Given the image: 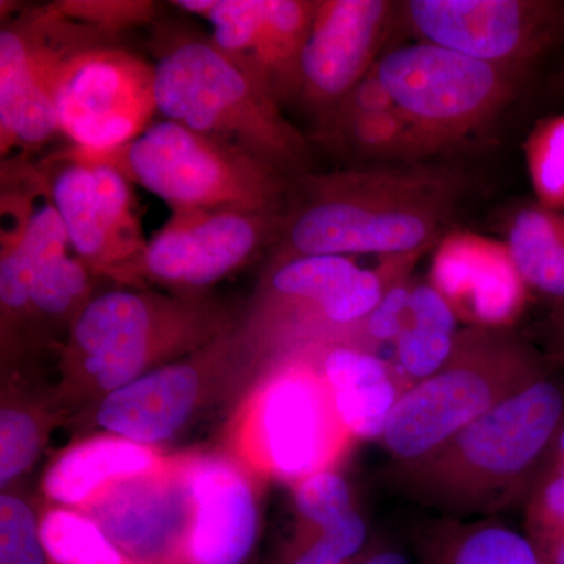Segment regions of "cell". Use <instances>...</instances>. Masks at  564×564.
<instances>
[{
  "label": "cell",
  "instance_id": "obj_8",
  "mask_svg": "<svg viewBox=\"0 0 564 564\" xmlns=\"http://www.w3.org/2000/svg\"><path fill=\"white\" fill-rule=\"evenodd\" d=\"M373 73L429 158L488 129L524 80L426 41L389 51L375 63Z\"/></svg>",
  "mask_w": 564,
  "mask_h": 564
},
{
  "label": "cell",
  "instance_id": "obj_9",
  "mask_svg": "<svg viewBox=\"0 0 564 564\" xmlns=\"http://www.w3.org/2000/svg\"><path fill=\"white\" fill-rule=\"evenodd\" d=\"M242 433L248 462L293 485L333 469L352 440L311 355L265 370L243 413Z\"/></svg>",
  "mask_w": 564,
  "mask_h": 564
},
{
  "label": "cell",
  "instance_id": "obj_11",
  "mask_svg": "<svg viewBox=\"0 0 564 564\" xmlns=\"http://www.w3.org/2000/svg\"><path fill=\"white\" fill-rule=\"evenodd\" d=\"M110 36L58 7L32 11L0 32V151L39 150L58 133L55 90L74 52Z\"/></svg>",
  "mask_w": 564,
  "mask_h": 564
},
{
  "label": "cell",
  "instance_id": "obj_29",
  "mask_svg": "<svg viewBox=\"0 0 564 564\" xmlns=\"http://www.w3.org/2000/svg\"><path fill=\"white\" fill-rule=\"evenodd\" d=\"M40 525L51 564H132L80 510L51 508L40 516Z\"/></svg>",
  "mask_w": 564,
  "mask_h": 564
},
{
  "label": "cell",
  "instance_id": "obj_27",
  "mask_svg": "<svg viewBox=\"0 0 564 564\" xmlns=\"http://www.w3.org/2000/svg\"><path fill=\"white\" fill-rule=\"evenodd\" d=\"M93 276L91 270L69 251L41 262L29 293L24 333L31 339H68L74 323L96 296Z\"/></svg>",
  "mask_w": 564,
  "mask_h": 564
},
{
  "label": "cell",
  "instance_id": "obj_28",
  "mask_svg": "<svg viewBox=\"0 0 564 564\" xmlns=\"http://www.w3.org/2000/svg\"><path fill=\"white\" fill-rule=\"evenodd\" d=\"M311 141L347 152L370 165L419 163L429 158L413 126L395 107L356 115L314 133Z\"/></svg>",
  "mask_w": 564,
  "mask_h": 564
},
{
  "label": "cell",
  "instance_id": "obj_25",
  "mask_svg": "<svg viewBox=\"0 0 564 564\" xmlns=\"http://www.w3.org/2000/svg\"><path fill=\"white\" fill-rule=\"evenodd\" d=\"M459 323L454 307L432 282L414 281L406 322L393 343L392 364L408 389L443 369L462 332Z\"/></svg>",
  "mask_w": 564,
  "mask_h": 564
},
{
  "label": "cell",
  "instance_id": "obj_21",
  "mask_svg": "<svg viewBox=\"0 0 564 564\" xmlns=\"http://www.w3.org/2000/svg\"><path fill=\"white\" fill-rule=\"evenodd\" d=\"M311 356L348 433L356 440H381L393 408L408 391L393 364L351 345H333Z\"/></svg>",
  "mask_w": 564,
  "mask_h": 564
},
{
  "label": "cell",
  "instance_id": "obj_18",
  "mask_svg": "<svg viewBox=\"0 0 564 564\" xmlns=\"http://www.w3.org/2000/svg\"><path fill=\"white\" fill-rule=\"evenodd\" d=\"M429 281L459 322L481 328H514L530 293L507 245L474 232L445 234L434 247Z\"/></svg>",
  "mask_w": 564,
  "mask_h": 564
},
{
  "label": "cell",
  "instance_id": "obj_6",
  "mask_svg": "<svg viewBox=\"0 0 564 564\" xmlns=\"http://www.w3.org/2000/svg\"><path fill=\"white\" fill-rule=\"evenodd\" d=\"M552 367L518 329L464 326L443 369L411 386L393 408L380 440L389 464L433 454Z\"/></svg>",
  "mask_w": 564,
  "mask_h": 564
},
{
  "label": "cell",
  "instance_id": "obj_33",
  "mask_svg": "<svg viewBox=\"0 0 564 564\" xmlns=\"http://www.w3.org/2000/svg\"><path fill=\"white\" fill-rule=\"evenodd\" d=\"M0 564H51L40 516L24 497L11 491L0 496Z\"/></svg>",
  "mask_w": 564,
  "mask_h": 564
},
{
  "label": "cell",
  "instance_id": "obj_7",
  "mask_svg": "<svg viewBox=\"0 0 564 564\" xmlns=\"http://www.w3.org/2000/svg\"><path fill=\"white\" fill-rule=\"evenodd\" d=\"M68 154L107 163L161 198L172 212L232 209L284 214L291 180L231 144L177 124L154 121L137 139L107 152Z\"/></svg>",
  "mask_w": 564,
  "mask_h": 564
},
{
  "label": "cell",
  "instance_id": "obj_31",
  "mask_svg": "<svg viewBox=\"0 0 564 564\" xmlns=\"http://www.w3.org/2000/svg\"><path fill=\"white\" fill-rule=\"evenodd\" d=\"M524 155L536 203L564 212V113L534 126Z\"/></svg>",
  "mask_w": 564,
  "mask_h": 564
},
{
  "label": "cell",
  "instance_id": "obj_37",
  "mask_svg": "<svg viewBox=\"0 0 564 564\" xmlns=\"http://www.w3.org/2000/svg\"><path fill=\"white\" fill-rule=\"evenodd\" d=\"M55 6L66 17L98 29L106 35L122 31L129 25L150 20L154 3L151 2H57Z\"/></svg>",
  "mask_w": 564,
  "mask_h": 564
},
{
  "label": "cell",
  "instance_id": "obj_12",
  "mask_svg": "<svg viewBox=\"0 0 564 564\" xmlns=\"http://www.w3.org/2000/svg\"><path fill=\"white\" fill-rule=\"evenodd\" d=\"M399 21L421 41L522 79L564 43V2L556 0H406Z\"/></svg>",
  "mask_w": 564,
  "mask_h": 564
},
{
  "label": "cell",
  "instance_id": "obj_36",
  "mask_svg": "<svg viewBox=\"0 0 564 564\" xmlns=\"http://www.w3.org/2000/svg\"><path fill=\"white\" fill-rule=\"evenodd\" d=\"M524 510L525 534L532 543L564 533V473L544 474Z\"/></svg>",
  "mask_w": 564,
  "mask_h": 564
},
{
  "label": "cell",
  "instance_id": "obj_15",
  "mask_svg": "<svg viewBox=\"0 0 564 564\" xmlns=\"http://www.w3.org/2000/svg\"><path fill=\"white\" fill-rule=\"evenodd\" d=\"M50 184L70 248L95 276L137 284L148 242L133 210L131 182L107 163L61 155Z\"/></svg>",
  "mask_w": 564,
  "mask_h": 564
},
{
  "label": "cell",
  "instance_id": "obj_13",
  "mask_svg": "<svg viewBox=\"0 0 564 564\" xmlns=\"http://www.w3.org/2000/svg\"><path fill=\"white\" fill-rule=\"evenodd\" d=\"M58 132L74 150L124 147L152 124L158 107L154 66L110 43L69 55L55 90Z\"/></svg>",
  "mask_w": 564,
  "mask_h": 564
},
{
  "label": "cell",
  "instance_id": "obj_10",
  "mask_svg": "<svg viewBox=\"0 0 564 564\" xmlns=\"http://www.w3.org/2000/svg\"><path fill=\"white\" fill-rule=\"evenodd\" d=\"M252 367L262 369L240 325L202 350L107 393L91 404L88 425L158 448L180 436Z\"/></svg>",
  "mask_w": 564,
  "mask_h": 564
},
{
  "label": "cell",
  "instance_id": "obj_24",
  "mask_svg": "<svg viewBox=\"0 0 564 564\" xmlns=\"http://www.w3.org/2000/svg\"><path fill=\"white\" fill-rule=\"evenodd\" d=\"M503 243L527 289L564 306V212L521 203L505 215Z\"/></svg>",
  "mask_w": 564,
  "mask_h": 564
},
{
  "label": "cell",
  "instance_id": "obj_5",
  "mask_svg": "<svg viewBox=\"0 0 564 564\" xmlns=\"http://www.w3.org/2000/svg\"><path fill=\"white\" fill-rule=\"evenodd\" d=\"M422 256L381 258L377 269H362L344 256L270 259L254 306L242 323L263 370L333 345L366 350L367 318L388 285L413 273Z\"/></svg>",
  "mask_w": 564,
  "mask_h": 564
},
{
  "label": "cell",
  "instance_id": "obj_40",
  "mask_svg": "<svg viewBox=\"0 0 564 564\" xmlns=\"http://www.w3.org/2000/svg\"><path fill=\"white\" fill-rule=\"evenodd\" d=\"M564 467V425L560 433L556 434L555 443L552 445L551 456H549L547 470L545 474L552 473V470L563 469Z\"/></svg>",
  "mask_w": 564,
  "mask_h": 564
},
{
  "label": "cell",
  "instance_id": "obj_34",
  "mask_svg": "<svg viewBox=\"0 0 564 564\" xmlns=\"http://www.w3.org/2000/svg\"><path fill=\"white\" fill-rule=\"evenodd\" d=\"M369 527L358 510L321 532L300 534L288 564H351L366 552Z\"/></svg>",
  "mask_w": 564,
  "mask_h": 564
},
{
  "label": "cell",
  "instance_id": "obj_26",
  "mask_svg": "<svg viewBox=\"0 0 564 564\" xmlns=\"http://www.w3.org/2000/svg\"><path fill=\"white\" fill-rule=\"evenodd\" d=\"M419 564H541L532 541L494 518L440 519L422 534Z\"/></svg>",
  "mask_w": 564,
  "mask_h": 564
},
{
  "label": "cell",
  "instance_id": "obj_30",
  "mask_svg": "<svg viewBox=\"0 0 564 564\" xmlns=\"http://www.w3.org/2000/svg\"><path fill=\"white\" fill-rule=\"evenodd\" d=\"M52 417L39 404L18 397H3L0 410V486L9 491L11 485L28 474L39 462Z\"/></svg>",
  "mask_w": 564,
  "mask_h": 564
},
{
  "label": "cell",
  "instance_id": "obj_2",
  "mask_svg": "<svg viewBox=\"0 0 564 564\" xmlns=\"http://www.w3.org/2000/svg\"><path fill=\"white\" fill-rule=\"evenodd\" d=\"M563 425L564 373L552 367L433 454L389 464L386 478L445 519L496 518L525 507Z\"/></svg>",
  "mask_w": 564,
  "mask_h": 564
},
{
  "label": "cell",
  "instance_id": "obj_35",
  "mask_svg": "<svg viewBox=\"0 0 564 564\" xmlns=\"http://www.w3.org/2000/svg\"><path fill=\"white\" fill-rule=\"evenodd\" d=\"M414 281L413 273H404L388 285L364 325L366 350L377 352L383 345L395 343L406 322Z\"/></svg>",
  "mask_w": 564,
  "mask_h": 564
},
{
  "label": "cell",
  "instance_id": "obj_4",
  "mask_svg": "<svg viewBox=\"0 0 564 564\" xmlns=\"http://www.w3.org/2000/svg\"><path fill=\"white\" fill-rule=\"evenodd\" d=\"M239 326L225 307L199 293L104 292L88 303L62 345V400L91 406Z\"/></svg>",
  "mask_w": 564,
  "mask_h": 564
},
{
  "label": "cell",
  "instance_id": "obj_22",
  "mask_svg": "<svg viewBox=\"0 0 564 564\" xmlns=\"http://www.w3.org/2000/svg\"><path fill=\"white\" fill-rule=\"evenodd\" d=\"M169 459L158 448L117 434H98L63 451L44 473L41 491L55 505L82 508L110 485L154 473Z\"/></svg>",
  "mask_w": 564,
  "mask_h": 564
},
{
  "label": "cell",
  "instance_id": "obj_20",
  "mask_svg": "<svg viewBox=\"0 0 564 564\" xmlns=\"http://www.w3.org/2000/svg\"><path fill=\"white\" fill-rule=\"evenodd\" d=\"M314 10L315 0H209L203 18L214 29L212 41L261 69L285 102L295 98Z\"/></svg>",
  "mask_w": 564,
  "mask_h": 564
},
{
  "label": "cell",
  "instance_id": "obj_3",
  "mask_svg": "<svg viewBox=\"0 0 564 564\" xmlns=\"http://www.w3.org/2000/svg\"><path fill=\"white\" fill-rule=\"evenodd\" d=\"M154 66L162 120L231 144L285 180L311 172L313 141L282 113L272 82L210 36L166 35Z\"/></svg>",
  "mask_w": 564,
  "mask_h": 564
},
{
  "label": "cell",
  "instance_id": "obj_14",
  "mask_svg": "<svg viewBox=\"0 0 564 564\" xmlns=\"http://www.w3.org/2000/svg\"><path fill=\"white\" fill-rule=\"evenodd\" d=\"M282 214L215 209L172 212L148 242L139 267V282L198 295L272 250L280 239Z\"/></svg>",
  "mask_w": 564,
  "mask_h": 564
},
{
  "label": "cell",
  "instance_id": "obj_39",
  "mask_svg": "<svg viewBox=\"0 0 564 564\" xmlns=\"http://www.w3.org/2000/svg\"><path fill=\"white\" fill-rule=\"evenodd\" d=\"M351 564H414L410 556L403 554L395 547H378L373 551H366Z\"/></svg>",
  "mask_w": 564,
  "mask_h": 564
},
{
  "label": "cell",
  "instance_id": "obj_19",
  "mask_svg": "<svg viewBox=\"0 0 564 564\" xmlns=\"http://www.w3.org/2000/svg\"><path fill=\"white\" fill-rule=\"evenodd\" d=\"M192 521L177 564H245L261 533L258 492L239 464L218 455L188 458Z\"/></svg>",
  "mask_w": 564,
  "mask_h": 564
},
{
  "label": "cell",
  "instance_id": "obj_17",
  "mask_svg": "<svg viewBox=\"0 0 564 564\" xmlns=\"http://www.w3.org/2000/svg\"><path fill=\"white\" fill-rule=\"evenodd\" d=\"M79 510L132 564H177L192 521L188 458L117 481Z\"/></svg>",
  "mask_w": 564,
  "mask_h": 564
},
{
  "label": "cell",
  "instance_id": "obj_16",
  "mask_svg": "<svg viewBox=\"0 0 564 564\" xmlns=\"http://www.w3.org/2000/svg\"><path fill=\"white\" fill-rule=\"evenodd\" d=\"M397 20L391 0H315L293 101L322 120L372 70Z\"/></svg>",
  "mask_w": 564,
  "mask_h": 564
},
{
  "label": "cell",
  "instance_id": "obj_38",
  "mask_svg": "<svg viewBox=\"0 0 564 564\" xmlns=\"http://www.w3.org/2000/svg\"><path fill=\"white\" fill-rule=\"evenodd\" d=\"M549 362L564 370V306H549L547 314L527 334Z\"/></svg>",
  "mask_w": 564,
  "mask_h": 564
},
{
  "label": "cell",
  "instance_id": "obj_23",
  "mask_svg": "<svg viewBox=\"0 0 564 564\" xmlns=\"http://www.w3.org/2000/svg\"><path fill=\"white\" fill-rule=\"evenodd\" d=\"M14 207L13 229L2 232L0 252V307H2L3 340L20 337L25 329L29 293L33 274L40 263L61 252L69 251L68 232L52 202L51 188L46 202L32 207L31 202L7 198Z\"/></svg>",
  "mask_w": 564,
  "mask_h": 564
},
{
  "label": "cell",
  "instance_id": "obj_32",
  "mask_svg": "<svg viewBox=\"0 0 564 564\" xmlns=\"http://www.w3.org/2000/svg\"><path fill=\"white\" fill-rule=\"evenodd\" d=\"M293 500L302 522L300 534L328 529L356 510L350 485L334 469L318 470L296 481Z\"/></svg>",
  "mask_w": 564,
  "mask_h": 564
},
{
  "label": "cell",
  "instance_id": "obj_41",
  "mask_svg": "<svg viewBox=\"0 0 564 564\" xmlns=\"http://www.w3.org/2000/svg\"><path fill=\"white\" fill-rule=\"evenodd\" d=\"M558 470H562V473H564V467H563V469H558Z\"/></svg>",
  "mask_w": 564,
  "mask_h": 564
},
{
  "label": "cell",
  "instance_id": "obj_1",
  "mask_svg": "<svg viewBox=\"0 0 564 564\" xmlns=\"http://www.w3.org/2000/svg\"><path fill=\"white\" fill-rule=\"evenodd\" d=\"M464 192L458 169L422 162L304 173L270 259L426 252L451 231Z\"/></svg>",
  "mask_w": 564,
  "mask_h": 564
}]
</instances>
